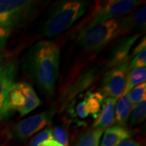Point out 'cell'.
<instances>
[{"mask_svg": "<svg viewBox=\"0 0 146 146\" xmlns=\"http://www.w3.org/2000/svg\"><path fill=\"white\" fill-rule=\"evenodd\" d=\"M103 130L92 128L86 131L77 141L76 146H99Z\"/></svg>", "mask_w": 146, "mask_h": 146, "instance_id": "obj_18", "label": "cell"}, {"mask_svg": "<svg viewBox=\"0 0 146 146\" xmlns=\"http://www.w3.org/2000/svg\"><path fill=\"white\" fill-rule=\"evenodd\" d=\"M76 113H77V115H78L81 119H84V118L88 117V115H86V113L84 112L83 102H80V103L77 105V106H76Z\"/></svg>", "mask_w": 146, "mask_h": 146, "instance_id": "obj_25", "label": "cell"}, {"mask_svg": "<svg viewBox=\"0 0 146 146\" xmlns=\"http://www.w3.org/2000/svg\"><path fill=\"white\" fill-rule=\"evenodd\" d=\"M132 105L127 97V94H122L115 107V120L119 126L123 127L127 123L130 116Z\"/></svg>", "mask_w": 146, "mask_h": 146, "instance_id": "obj_15", "label": "cell"}, {"mask_svg": "<svg viewBox=\"0 0 146 146\" xmlns=\"http://www.w3.org/2000/svg\"><path fill=\"white\" fill-rule=\"evenodd\" d=\"M18 65L16 60L0 57V117L9 113L7 107L8 96L15 84Z\"/></svg>", "mask_w": 146, "mask_h": 146, "instance_id": "obj_6", "label": "cell"}, {"mask_svg": "<svg viewBox=\"0 0 146 146\" xmlns=\"http://www.w3.org/2000/svg\"><path fill=\"white\" fill-rule=\"evenodd\" d=\"M88 2L80 0L64 1L51 11L42 29L47 37L55 36L67 30L86 11Z\"/></svg>", "mask_w": 146, "mask_h": 146, "instance_id": "obj_2", "label": "cell"}, {"mask_svg": "<svg viewBox=\"0 0 146 146\" xmlns=\"http://www.w3.org/2000/svg\"><path fill=\"white\" fill-rule=\"evenodd\" d=\"M53 139L52 129H45L32 139L29 146H39L42 142Z\"/></svg>", "mask_w": 146, "mask_h": 146, "instance_id": "obj_22", "label": "cell"}, {"mask_svg": "<svg viewBox=\"0 0 146 146\" xmlns=\"http://www.w3.org/2000/svg\"><path fill=\"white\" fill-rule=\"evenodd\" d=\"M39 146H62L59 143H58L57 141H54V139L50 140H47V141L42 142V144Z\"/></svg>", "mask_w": 146, "mask_h": 146, "instance_id": "obj_27", "label": "cell"}, {"mask_svg": "<svg viewBox=\"0 0 146 146\" xmlns=\"http://www.w3.org/2000/svg\"><path fill=\"white\" fill-rule=\"evenodd\" d=\"M115 98H107L104 99L102 108L94 122V127L95 129L104 130L112 126L115 123V106L116 103Z\"/></svg>", "mask_w": 146, "mask_h": 146, "instance_id": "obj_10", "label": "cell"}, {"mask_svg": "<svg viewBox=\"0 0 146 146\" xmlns=\"http://www.w3.org/2000/svg\"><path fill=\"white\" fill-rule=\"evenodd\" d=\"M138 4L139 2L135 0H110L101 2L98 5L93 19L85 28L115 19L116 16H123L130 12Z\"/></svg>", "mask_w": 146, "mask_h": 146, "instance_id": "obj_5", "label": "cell"}, {"mask_svg": "<svg viewBox=\"0 0 146 146\" xmlns=\"http://www.w3.org/2000/svg\"><path fill=\"white\" fill-rule=\"evenodd\" d=\"M105 99V96L101 92L89 93L83 101L84 112L87 115H93L94 119H97L101 111L102 105Z\"/></svg>", "mask_w": 146, "mask_h": 146, "instance_id": "obj_14", "label": "cell"}, {"mask_svg": "<svg viewBox=\"0 0 146 146\" xmlns=\"http://www.w3.org/2000/svg\"><path fill=\"white\" fill-rule=\"evenodd\" d=\"M121 34L119 19L115 18L84 28L79 36V44L86 50H99Z\"/></svg>", "mask_w": 146, "mask_h": 146, "instance_id": "obj_3", "label": "cell"}, {"mask_svg": "<svg viewBox=\"0 0 146 146\" xmlns=\"http://www.w3.org/2000/svg\"><path fill=\"white\" fill-rule=\"evenodd\" d=\"M145 37H144L143 38V40L141 41V43L136 47V49L133 50V53L131 54V56L133 57V56H135L136 54H137L139 52H141V50H145Z\"/></svg>", "mask_w": 146, "mask_h": 146, "instance_id": "obj_26", "label": "cell"}, {"mask_svg": "<svg viewBox=\"0 0 146 146\" xmlns=\"http://www.w3.org/2000/svg\"><path fill=\"white\" fill-rule=\"evenodd\" d=\"M146 115V102L143 101L139 104L135 105L133 106L131 115L130 122L131 125H136L145 119Z\"/></svg>", "mask_w": 146, "mask_h": 146, "instance_id": "obj_20", "label": "cell"}, {"mask_svg": "<svg viewBox=\"0 0 146 146\" xmlns=\"http://www.w3.org/2000/svg\"><path fill=\"white\" fill-rule=\"evenodd\" d=\"M129 69V61L110 68L105 74L102 80V94L109 98L117 99L123 94L126 84V79Z\"/></svg>", "mask_w": 146, "mask_h": 146, "instance_id": "obj_7", "label": "cell"}, {"mask_svg": "<svg viewBox=\"0 0 146 146\" xmlns=\"http://www.w3.org/2000/svg\"><path fill=\"white\" fill-rule=\"evenodd\" d=\"M146 65V50H143L135 56L129 64V69H137V68H145Z\"/></svg>", "mask_w": 146, "mask_h": 146, "instance_id": "obj_21", "label": "cell"}, {"mask_svg": "<svg viewBox=\"0 0 146 146\" xmlns=\"http://www.w3.org/2000/svg\"><path fill=\"white\" fill-rule=\"evenodd\" d=\"M127 94V97L131 102V104L135 105L141 103V102L145 101L146 98V84L142 83L136 86L131 90Z\"/></svg>", "mask_w": 146, "mask_h": 146, "instance_id": "obj_19", "label": "cell"}, {"mask_svg": "<svg viewBox=\"0 0 146 146\" xmlns=\"http://www.w3.org/2000/svg\"><path fill=\"white\" fill-rule=\"evenodd\" d=\"M146 68H137L130 70L126 79V84L123 94H127L136 86L145 82Z\"/></svg>", "mask_w": 146, "mask_h": 146, "instance_id": "obj_16", "label": "cell"}, {"mask_svg": "<svg viewBox=\"0 0 146 146\" xmlns=\"http://www.w3.org/2000/svg\"><path fill=\"white\" fill-rule=\"evenodd\" d=\"M10 29L0 27V53L3 50V49L5 47L7 39L10 35Z\"/></svg>", "mask_w": 146, "mask_h": 146, "instance_id": "obj_24", "label": "cell"}, {"mask_svg": "<svg viewBox=\"0 0 146 146\" xmlns=\"http://www.w3.org/2000/svg\"><path fill=\"white\" fill-rule=\"evenodd\" d=\"M139 34L135 36H127L125 38L122 39L114 49L110 60L109 62V66L110 68H115L120 64L128 62L130 59V50L133 44L135 43Z\"/></svg>", "mask_w": 146, "mask_h": 146, "instance_id": "obj_9", "label": "cell"}, {"mask_svg": "<svg viewBox=\"0 0 146 146\" xmlns=\"http://www.w3.org/2000/svg\"><path fill=\"white\" fill-rule=\"evenodd\" d=\"M145 6L139 8L130 16L119 19L123 34L129 32L143 29L145 26Z\"/></svg>", "mask_w": 146, "mask_h": 146, "instance_id": "obj_11", "label": "cell"}, {"mask_svg": "<svg viewBox=\"0 0 146 146\" xmlns=\"http://www.w3.org/2000/svg\"><path fill=\"white\" fill-rule=\"evenodd\" d=\"M132 133L124 127L114 126L105 131L103 139L100 146H118L121 142L129 139Z\"/></svg>", "mask_w": 146, "mask_h": 146, "instance_id": "obj_12", "label": "cell"}, {"mask_svg": "<svg viewBox=\"0 0 146 146\" xmlns=\"http://www.w3.org/2000/svg\"><path fill=\"white\" fill-rule=\"evenodd\" d=\"M53 139L62 146H68V137L65 130L61 127H57L52 130Z\"/></svg>", "mask_w": 146, "mask_h": 146, "instance_id": "obj_23", "label": "cell"}, {"mask_svg": "<svg viewBox=\"0 0 146 146\" xmlns=\"http://www.w3.org/2000/svg\"><path fill=\"white\" fill-rule=\"evenodd\" d=\"M17 85L25 98V105L20 111L21 116H25L38 107L41 105V100L39 99L34 89L32 88L29 84L21 82L17 83Z\"/></svg>", "mask_w": 146, "mask_h": 146, "instance_id": "obj_13", "label": "cell"}, {"mask_svg": "<svg viewBox=\"0 0 146 146\" xmlns=\"http://www.w3.org/2000/svg\"><path fill=\"white\" fill-rule=\"evenodd\" d=\"M55 109H50L18 123L14 127V136L18 140H25L50 124Z\"/></svg>", "mask_w": 146, "mask_h": 146, "instance_id": "obj_8", "label": "cell"}, {"mask_svg": "<svg viewBox=\"0 0 146 146\" xmlns=\"http://www.w3.org/2000/svg\"><path fill=\"white\" fill-rule=\"evenodd\" d=\"M25 105V98L21 89H19L17 83H15L12 85L8 96V101H7L8 111H11V110H16L20 112L24 108Z\"/></svg>", "mask_w": 146, "mask_h": 146, "instance_id": "obj_17", "label": "cell"}, {"mask_svg": "<svg viewBox=\"0 0 146 146\" xmlns=\"http://www.w3.org/2000/svg\"><path fill=\"white\" fill-rule=\"evenodd\" d=\"M118 146H141L138 142H136L131 140H126V141L121 142Z\"/></svg>", "mask_w": 146, "mask_h": 146, "instance_id": "obj_28", "label": "cell"}, {"mask_svg": "<svg viewBox=\"0 0 146 146\" xmlns=\"http://www.w3.org/2000/svg\"><path fill=\"white\" fill-rule=\"evenodd\" d=\"M60 51L52 41H41L27 52L24 69L42 93L52 96L59 72Z\"/></svg>", "mask_w": 146, "mask_h": 146, "instance_id": "obj_1", "label": "cell"}, {"mask_svg": "<svg viewBox=\"0 0 146 146\" xmlns=\"http://www.w3.org/2000/svg\"><path fill=\"white\" fill-rule=\"evenodd\" d=\"M37 2L29 0H0V27L21 26L30 20Z\"/></svg>", "mask_w": 146, "mask_h": 146, "instance_id": "obj_4", "label": "cell"}]
</instances>
